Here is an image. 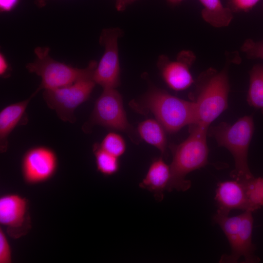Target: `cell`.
<instances>
[{"label": "cell", "instance_id": "5", "mask_svg": "<svg viewBox=\"0 0 263 263\" xmlns=\"http://www.w3.org/2000/svg\"><path fill=\"white\" fill-rule=\"evenodd\" d=\"M48 47H37L34 50L36 59L26 68L31 73L40 77L41 81L37 89H53L64 87L84 78L93 77L97 63L91 61L85 68H75L57 61L50 56Z\"/></svg>", "mask_w": 263, "mask_h": 263}, {"label": "cell", "instance_id": "3", "mask_svg": "<svg viewBox=\"0 0 263 263\" xmlns=\"http://www.w3.org/2000/svg\"><path fill=\"white\" fill-rule=\"evenodd\" d=\"M254 131L251 115H245L233 124L223 122L209 127L207 135L214 137L219 146L227 149L231 153L235 168L230 176L234 179L247 181L254 177L247 161L248 151Z\"/></svg>", "mask_w": 263, "mask_h": 263}, {"label": "cell", "instance_id": "24", "mask_svg": "<svg viewBox=\"0 0 263 263\" xmlns=\"http://www.w3.org/2000/svg\"><path fill=\"white\" fill-rule=\"evenodd\" d=\"M12 261L11 246L5 233L0 230V263H9Z\"/></svg>", "mask_w": 263, "mask_h": 263}, {"label": "cell", "instance_id": "16", "mask_svg": "<svg viewBox=\"0 0 263 263\" xmlns=\"http://www.w3.org/2000/svg\"><path fill=\"white\" fill-rule=\"evenodd\" d=\"M203 6L201 11L205 21L215 28L228 26L233 18V12L224 7L221 0H198Z\"/></svg>", "mask_w": 263, "mask_h": 263}, {"label": "cell", "instance_id": "4", "mask_svg": "<svg viewBox=\"0 0 263 263\" xmlns=\"http://www.w3.org/2000/svg\"><path fill=\"white\" fill-rule=\"evenodd\" d=\"M137 109L152 113L169 133L195 123L194 102L175 97L167 92L153 89L147 93Z\"/></svg>", "mask_w": 263, "mask_h": 263}, {"label": "cell", "instance_id": "30", "mask_svg": "<svg viewBox=\"0 0 263 263\" xmlns=\"http://www.w3.org/2000/svg\"></svg>", "mask_w": 263, "mask_h": 263}, {"label": "cell", "instance_id": "29", "mask_svg": "<svg viewBox=\"0 0 263 263\" xmlns=\"http://www.w3.org/2000/svg\"><path fill=\"white\" fill-rule=\"evenodd\" d=\"M169 2L172 4H177L183 0H167Z\"/></svg>", "mask_w": 263, "mask_h": 263}, {"label": "cell", "instance_id": "12", "mask_svg": "<svg viewBox=\"0 0 263 263\" xmlns=\"http://www.w3.org/2000/svg\"><path fill=\"white\" fill-rule=\"evenodd\" d=\"M247 181L233 179L218 184L215 196L218 207L216 213L229 215L230 211L234 209L253 212L247 194Z\"/></svg>", "mask_w": 263, "mask_h": 263}, {"label": "cell", "instance_id": "21", "mask_svg": "<svg viewBox=\"0 0 263 263\" xmlns=\"http://www.w3.org/2000/svg\"><path fill=\"white\" fill-rule=\"evenodd\" d=\"M99 146L104 150L118 158L124 153L126 148L124 138L115 132L108 133Z\"/></svg>", "mask_w": 263, "mask_h": 263}, {"label": "cell", "instance_id": "11", "mask_svg": "<svg viewBox=\"0 0 263 263\" xmlns=\"http://www.w3.org/2000/svg\"><path fill=\"white\" fill-rule=\"evenodd\" d=\"M196 59L194 53L189 50L179 52L172 60L165 56L159 57L158 66L162 76L168 86L173 90L187 89L194 82L190 68Z\"/></svg>", "mask_w": 263, "mask_h": 263}, {"label": "cell", "instance_id": "10", "mask_svg": "<svg viewBox=\"0 0 263 263\" xmlns=\"http://www.w3.org/2000/svg\"><path fill=\"white\" fill-rule=\"evenodd\" d=\"M57 167L56 153L44 146H37L27 150L21 162V172L25 181L31 185L48 181L55 173Z\"/></svg>", "mask_w": 263, "mask_h": 263}, {"label": "cell", "instance_id": "27", "mask_svg": "<svg viewBox=\"0 0 263 263\" xmlns=\"http://www.w3.org/2000/svg\"><path fill=\"white\" fill-rule=\"evenodd\" d=\"M115 6L117 10L123 11L126 7L136 0H115Z\"/></svg>", "mask_w": 263, "mask_h": 263}, {"label": "cell", "instance_id": "15", "mask_svg": "<svg viewBox=\"0 0 263 263\" xmlns=\"http://www.w3.org/2000/svg\"><path fill=\"white\" fill-rule=\"evenodd\" d=\"M38 92L36 90L27 99L10 104L0 111V148L1 152L6 150L8 136L21 121L29 103Z\"/></svg>", "mask_w": 263, "mask_h": 263}, {"label": "cell", "instance_id": "22", "mask_svg": "<svg viewBox=\"0 0 263 263\" xmlns=\"http://www.w3.org/2000/svg\"><path fill=\"white\" fill-rule=\"evenodd\" d=\"M241 50L249 59H263V39L258 41L246 39L241 46Z\"/></svg>", "mask_w": 263, "mask_h": 263}, {"label": "cell", "instance_id": "2", "mask_svg": "<svg viewBox=\"0 0 263 263\" xmlns=\"http://www.w3.org/2000/svg\"><path fill=\"white\" fill-rule=\"evenodd\" d=\"M189 127V135L188 138L179 145L172 147L168 191L174 189L182 191L188 190L191 183L186 179V176L208 163L207 142L208 129L196 124Z\"/></svg>", "mask_w": 263, "mask_h": 263}, {"label": "cell", "instance_id": "1", "mask_svg": "<svg viewBox=\"0 0 263 263\" xmlns=\"http://www.w3.org/2000/svg\"><path fill=\"white\" fill-rule=\"evenodd\" d=\"M226 58L221 71L209 68L201 73L195 82L194 100L196 124L208 129L210 124L227 108L229 83L228 66L235 59Z\"/></svg>", "mask_w": 263, "mask_h": 263}, {"label": "cell", "instance_id": "19", "mask_svg": "<svg viewBox=\"0 0 263 263\" xmlns=\"http://www.w3.org/2000/svg\"><path fill=\"white\" fill-rule=\"evenodd\" d=\"M94 153L97 170L105 176L116 173L120 168L119 158L103 150L99 144H95Z\"/></svg>", "mask_w": 263, "mask_h": 263}, {"label": "cell", "instance_id": "6", "mask_svg": "<svg viewBox=\"0 0 263 263\" xmlns=\"http://www.w3.org/2000/svg\"><path fill=\"white\" fill-rule=\"evenodd\" d=\"M213 220L224 232L231 249L230 254L223 255L220 263H235L242 257L244 258V263L259 262V258L255 255L256 248L252 240V211H244L239 215L231 217L216 213Z\"/></svg>", "mask_w": 263, "mask_h": 263}, {"label": "cell", "instance_id": "17", "mask_svg": "<svg viewBox=\"0 0 263 263\" xmlns=\"http://www.w3.org/2000/svg\"><path fill=\"white\" fill-rule=\"evenodd\" d=\"M140 137L147 143L156 147L163 155L167 151L165 129L157 120L148 119L140 122L137 128Z\"/></svg>", "mask_w": 263, "mask_h": 263}, {"label": "cell", "instance_id": "23", "mask_svg": "<svg viewBox=\"0 0 263 263\" xmlns=\"http://www.w3.org/2000/svg\"><path fill=\"white\" fill-rule=\"evenodd\" d=\"M260 0H227V7L233 13L251 10Z\"/></svg>", "mask_w": 263, "mask_h": 263}, {"label": "cell", "instance_id": "7", "mask_svg": "<svg viewBox=\"0 0 263 263\" xmlns=\"http://www.w3.org/2000/svg\"><path fill=\"white\" fill-rule=\"evenodd\" d=\"M95 85L93 77H86L64 87L44 90L43 97L60 119L74 123L75 111L89 98Z\"/></svg>", "mask_w": 263, "mask_h": 263}, {"label": "cell", "instance_id": "13", "mask_svg": "<svg viewBox=\"0 0 263 263\" xmlns=\"http://www.w3.org/2000/svg\"><path fill=\"white\" fill-rule=\"evenodd\" d=\"M28 202L23 197L15 193L0 198V223L9 229L21 227L25 222Z\"/></svg>", "mask_w": 263, "mask_h": 263}, {"label": "cell", "instance_id": "8", "mask_svg": "<svg viewBox=\"0 0 263 263\" xmlns=\"http://www.w3.org/2000/svg\"><path fill=\"white\" fill-rule=\"evenodd\" d=\"M118 28L104 29L99 42L104 51L94 70L93 79L96 84L104 88H116L120 83V63L118 40L121 35Z\"/></svg>", "mask_w": 263, "mask_h": 263}, {"label": "cell", "instance_id": "9", "mask_svg": "<svg viewBox=\"0 0 263 263\" xmlns=\"http://www.w3.org/2000/svg\"><path fill=\"white\" fill-rule=\"evenodd\" d=\"M92 124L132 133L123 105L122 96L116 88H104L96 99L91 117Z\"/></svg>", "mask_w": 263, "mask_h": 263}, {"label": "cell", "instance_id": "25", "mask_svg": "<svg viewBox=\"0 0 263 263\" xmlns=\"http://www.w3.org/2000/svg\"><path fill=\"white\" fill-rule=\"evenodd\" d=\"M10 66L2 53L0 54V75L2 77L9 75Z\"/></svg>", "mask_w": 263, "mask_h": 263}, {"label": "cell", "instance_id": "20", "mask_svg": "<svg viewBox=\"0 0 263 263\" xmlns=\"http://www.w3.org/2000/svg\"><path fill=\"white\" fill-rule=\"evenodd\" d=\"M246 190L252 211L263 207V177H253L247 180Z\"/></svg>", "mask_w": 263, "mask_h": 263}, {"label": "cell", "instance_id": "26", "mask_svg": "<svg viewBox=\"0 0 263 263\" xmlns=\"http://www.w3.org/2000/svg\"><path fill=\"white\" fill-rule=\"evenodd\" d=\"M19 0H0V9L1 12H8L17 5Z\"/></svg>", "mask_w": 263, "mask_h": 263}, {"label": "cell", "instance_id": "28", "mask_svg": "<svg viewBox=\"0 0 263 263\" xmlns=\"http://www.w3.org/2000/svg\"><path fill=\"white\" fill-rule=\"evenodd\" d=\"M47 0H37V3L38 5L42 6L45 5V3Z\"/></svg>", "mask_w": 263, "mask_h": 263}, {"label": "cell", "instance_id": "14", "mask_svg": "<svg viewBox=\"0 0 263 263\" xmlns=\"http://www.w3.org/2000/svg\"><path fill=\"white\" fill-rule=\"evenodd\" d=\"M170 178V166L160 157L152 161L139 186L152 192L155 199L161 202L164 198V192L167 190Z\"/></svg>", "mask_w": 263, "mask_h": 263}, {"label": "cell", "instance_id": "18", "mask_svg": "<svg viewBox=\"0 0 263 263\" xmlns=\"http://www.w3.org/2000/svg\"><path fill=\"white\" fill-rule=\"evenodd\" d=\"M249 74L247 101L251 107L260 110L263 114V65H254Z\"/></svg>", "mask_w": 263, "mask_h": 263}]
</instances>
